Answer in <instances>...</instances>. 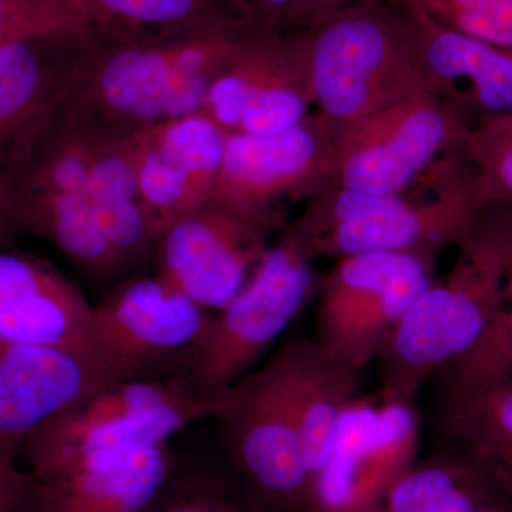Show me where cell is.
<instances>
[{
	"mask_svg": "<svg viewBox=\"0 0 512 512\" xmlns=\"http://www.w3.org/2000/svg\"><path fill=\"white\" fill-rule=\"evenodd\" d=\"M259 29L229 16L151 35L82 37L66 103L131 131L195 113Z\"/></svg>",
	"mask_w": 512,
	"mask_h": 512,
	"instance_id": "obj_1",
	"label": "cell"
},
{
	"mask_svg": "<svg viewBox=\"0 0 512 512\" xmlns=\"http://www.w3.org/2000/svg\"><path fill=\"white\" fill-rule=\"evenodd\" d=\"M443 281L433 282L394 326L379 355L382 396L416 400L431 376L483 336L512 274V204L490 202L457 244Z\"/></svg>",
	"mask_w": 512,
	"mask_h": 512,
	"instance_id": "obj_2",
	"label": "cell"
},
{
	"mask_svg": "<svg viewBox=\"0 0 512 512\" xmlns=\"http://www.w3.org/2000/svg\"><path fill=\"white\" fill-rule=\"evenodd\" d=\"M0 201L22 232L97 279L124 274L94 214L79 134L66 103L0 165Z\"/></svg>",
	"mask_w": 512,
	"mask_h": 512,
	"instance_id": "obj_3",
	"label": "cell"
},
{
	"mask_svg": "<svg viewBox=\"0 0 512 512\" xmlns=\"http://www.w3.org/2000/svg\"><path fill=\"white\" fill-rule=\"evenodd\" d=\"M313 104L340 134L421 83L402 12L348 0L301 30Z\"/></svg>",
	"mask_w": 512,
	"mask_h": 512,
	"instance_id": "obj_4",
	"label": "cell"
},
{
	"mask_svg": "<svg viewBox=\"0 0 512 512\" xmlns=\"http://www.w3.org/2000/svg\"><path fill=\"white\" fill-rule=\"evenodd\" d=\"M220 396L200 392L187 373L116 380L63 410L20 446L30 473L106 448L170 443L217 414Z\"/></svg>",
	"mask_w": 512,
	"mask_h": 512,
	"instance_id": "obj_5",
	"label": "cell"
},
{
	"mask_svg": "<svg viewBox=\"0 0 512 512\" xmlns=\"http://www.w3.org/2000/svg\"><path fill=\"white\" fill-rule=\"evenodd\" d=\"M312 259L289 229L269 245L244 288L212 316L192 357L188 376L200 392L218 396L252 372L301 315L318 292Z\"/></svg>",
	"mask_w": 512,
	"mask_h": 512,
	"instance_id": "obj_6",
	"label": "cell"
},
{
	"mask_svg": "<svg viewBox=\"0 0 512 512\" xmlns=\"http://www.w3.org/2000/svg\"><path fill=\"white\" fill-rule=\"evenodd\" d=\"M471 124L419 83L346 128L332 184L376 195H404L447 157H466Z\"/></svg>",
	"mask_w": 512,
	"mask_h": 512,
	"instance_id": "obj_7",
	"label": "cell"
},
{
	"mask_svg": "<svg viewBox=\"0 0 512 512\" xmlns=\"http://www.w3.org/2000/svg\"><path fill=\"white\" fill-rule=\"evenodd\" d=\"M436 255L369 252L320 276L315 339L357 372L379 355L407 309L433 284Z\"/></svg>",
	"mask_w": 512,
	"mask_h": 512,
	"instance_id": "obj_8",
	"label": "cell"
},
{
	"mask_svg": "<svg viewBox=\"0 0 512 512\" xmlns=\"http://www.w3.org/2000/svg\"><path fill=\"white\" fill-rule=\"evenodd\" d=\"M231 471L272 512H306L312 478L274 357L221 393Z\"/></svg>",
	"mask_w": 512,
	"mask_h": 512,
	"instance_id": "obj_9",
	"label": "cell"
},
{
	"mask_svg": "<svg viewBox=\"0 0 512 512\" xmlns=\"http://www.w3.org/2000/svg\"><path fill=\"white\" fill-rule=\"evenodd\" d=\"M212 316L163 276H134L93 306V350L128 379L188 375Z\"/></svg>",
	"mask_w": 512,
	"mask_h": 512,
	"instance_id": "obj_10",
	"label": "cell"
},
{
	"mask_svg": "<svg viewBox=\"0 0 512 512\" xmlns=\"http://www.w3.org/2000/svg\"><path fill=\"white\" fill-rule=\"evenodd\" d=\"M434 192L421 200L389 195L379 208L301 241L312 258L369 252H427L437 255L457 245L480 218L488 202L476 173L463 156L443 158L431 168Z\"/></svg>",
	"mask_w": 512,
	"mask_h": 512,
	"instance_id": "obj_11",
	"label": "cell"
},
{
	"mask_svg": "<svg viewBox=\"0 0 512 512\" xmlns=\"http://www.w3.org/2000/svg\"><path fill=\"white\" fill-rule=\"evenodd\" d=\"M421 420L416 400L356 397L343 414L335 446L313 477L306 512H369L417 463Z\"/></svg>",
	"mask_w": 512,
	"mask_h": 512,
	"instance_id": "obj_12",
	"label": "cell"
},
{
	"mask_svg": "<svg viewBox=\"0 0 512 512\" xmlns=\"http://www.w3.org/2000/svg\"><path fill=\"white\" fill-rule=\"evenodd\" d=\"M340 133L319 114L281 133L227 136L214 200L249 217H284L335 181Z\"/></svg>",
	"mask_w": 512,
	"mask_h": 512,
	"instance_id": "obj_13",
	"label": "cell"
},
{
	"mask_svg": "<svg viewBox=\"0 0 512 512\" xmlns=\"http://www.w3.org/2000/svg\"><path fill=\"white\" fill-rule=\"evenodd\" d=\"M284 217H249L211 200L173 222L154 248L157 274L208 312L251 278Z\"/></svg>",
	"mask_w": 512,
	"mask_h": 512,
	"instance_id": "obj_14",
	"label": "cell"
},
{
	"mask_svg": "<svg viewBox=\"0 0 512 512\" xmlns=\"http://www.w3.org/2000/svg\"><path fill=\"white\" fill-rule=\"evenodd\" d=\"M301 32L259 29L211 84L202 113L227 136L281 133L311 116Z\"/></svg>",
	"mask_w": 512,
	"mask_h": 512,
	"instance_id": "obj_15",
	"label": "cell"
},
{
	"mask_svg": "<svg viewBox=\"0 0 512 512\" xmlns=\"http://www.w3.org/2000/svg\"><path fill=\"white\" fill-rule=\"evenodd\" d=\"M123 379L89 353L0 339V461H18L23 441L46 421Z\"/></svg>",
	"mask_w": 512,
	"mask_h": 512,
	"instance_id": "obj_16",
	"label": "cell"
},
{
	"mask_svg": "<svg viewBox=\"0 0 512 512\" xmlns=\"http://www.w3.org/2000/svg\"><path fill=\"white\" fill-rule=\"evenodd\" d=\"M138 181L158 234L214 200L227 134L202 111L133 131Z\"/></svg>",
	"mask_w": 512,
	"mask_h": 512,
	"instance_id": "obj_17",
	"label": "cell"
},
{
	"mask_svg": "<svg viewBox=\"0 0 512 512\" xmlns=\"http://www.w3.org/2000/svg\"><path fill=\"white\" fill-rule=\"evenodd\" d=\"M178 461L170 443L90 451L35 471L40 512H148Z\"/></svg>",
	"mask_w": 512,
	"mask_h": 512,
	"instance_id": "obj_18",
	"label": "cell"
},
{
	"mask_svg": "<svg viewBox=\"0 0 512 512\" xmlns=\"http://www.w3.org/2000/svg\"><path fill=\"white\" fill-rule=\"evenodd\" d=\"M92 316L84 293L55 265L0 248V339L97 356Z\"/></svg>",
	"mask_w": 512,
	"mask_h": 512,
	"instance_id": "obj_19",
	"label": "cell"
},
{
	"mask_svg": "<svg viewBox=\"0 0 512 512\" xmlns=\"http://www.w3.org/2000/svg\"><path fill=\"white\" fill-rule=\"evenodd\" d=\"M66 110L82 144L97 222L128 271L154 254L160 238L138 181L133 131L67 103Z\"/></svg>",
	"mask_w": 512,
	"mask_h": 512,
	"instance_id": "obj_20",
	"label": "cell"
},
{
	"mask_svg": "<svg viewBox=\"0 0 512 512\" xmlns=\"http://www.w3.org/2000/svg\"><path fill=\"white\" fill-rule=\"evenodd\" d=\"M397 9L423 86L477 120L512 113V50L441 28L412 10Z\"/></svg>",
	"mask_w": 512,
	"mask_h": 512,
	"instance_id": "obj_21",
	"label": "cell"
},
{
	"mask_svg": "<svg viewBox=\"0 0 512 512\" xmlns=\"http://www.w3.org/2000/svg\"><path fill=\"white\" fill-rule=\"evenodd\" d=\"M80 40L25 33L0 46V165L66 103Z\"/></svg>",
	"mask_w": 512,
	"mask_h": 512,
	"instance_id": "obj_22",
	"label": "cell"
},
{
	"mask_svg": "<svg viewBox=\"0 0 512 512\" xmlns=\"http://www.w3.org/2000/svg\"><path fill=\"white\" fill-rule=\"evenodd\" d=\"M272 357L284 383L313 480L335 446L345 410L357 397L359 372L315 339L288 340Z\"/></svg>",
	"mask_w": 512,
	"mask_h": 512,
	"instance_id": "obj_23",
	"label": "cell"
},
{
	"mask_svg": "<svg viewBox=\"0 0 512 512\" xmlns=\"http://www.w3.org/2000/svg\"><path fill=\"white\" fill-rule=\"evenodd\" d=\"M507 491L503 471L448 448L410 467L369 512H478Z\"/></svg>",
	"mask_w": 512,
	"mask_h": 512,
	"instance_id": "obj_24",
	"label": "cell"
},
{
	"mask_svg": "<svg viewBox=\"0 0 512 512\" xmlns=\"http://www.w3.org/2000/svg\"><path fill=\"white\" fill-rule=\"evenodd\" d=\"M229 16L224 0H43L45 32L73 37L151 35Z\"/></svg>",
	"mask_w": 512,
	"mask_h": 512,
	"instance_id": "obj_25",
	"label": "cell"
},
{
	"mask_svg": "<svg viewBox=\"0 0 512 512\" xmlns=\"http://www.w3.org/2000/svg\"><path fill=\"white\" fill-rule=\"evenodd\" d=\"M440 426L456 448L512 473V379L471 389L444 387Z\"/></svg>",
	"mask_w": 512,
	"mask_h": 512,
	"instance_id": "obj_26",
	"label": "cell"
},
{
	"mask_svg": "<svg viewBox=\"0 0 512 512\" xmlns=\"http://www.w3.org/2000/svg\"><path fill=\"white\" fill-rule=\"evenodd\" d=\"M148 512H272L249 493L232 471L178 464Z\"/></svg>",
	"mask_w": 512,
	"mask_h": 512,
	"instance_id": "obj_27",
	"label": "cell"
},
{
	"mask_svg": "<svg viewBox=\"0 0 512 512\" xmlns=\"http://www.w3.org/2000/svg\"><path fill=\"white\" fill-rule=\"evenodd\" d=\"M440 375L446 376L444 387L453 389H471L512 379V274L483 336Z\"/></svg>",
	"mask_w": 512,
	"mask_h": 512,
	"instance_id": "obj_28",
	"label": "cell"
},
{
	"mask_svg": "<svg viewBox=\"0 0 512 512\" xmlns=\"http://www.w3.org/2000/svg\"><path fill=\"white\" fill-rule=\"evenodd\" d=\"M441 28L512 50V0H386Z\"/></svg>",
	"mask_w": 512,
	"mask_h": 512,
	"instance_id": "obj_29",
	"label": "cell"
},
{
	"mask_svg": "<svg viewBox=\"0 0 512 512\" xmlns=\"http://www.w3.org/2000/svg\"><path fill=\"white\" fill-rule=\"evenodd\" d=\"M466 160L485 201L512 204V113L471 124Z\"/></svg>",
	"mask_w": 512,
	"mask_h": 512,
	"instance_id": "obj_30",
	"label": "cell"
},
{
	"mask_svg": "<svg viewBox=\"0 0 512 512\" xmlns=\"http://www.w3.org/2000/svg\"><path fill=\"white\" fill-rule=\"evenodd\" d=\"M0 512H40L35 477L18 461H0Z\"/></svg>",
	"mask_w": 512,
	"mask_h": 512,
	"instance_id": "obj_31",
	"label": "cell"
},
{
	"mask_svg": "<svg viewBox=\"0 0 512 512\" xmlns=\"http://www.w3.org/2000/svg\"><path fill=\"white\" fill-rule=\"evenodd\" d=\"M42 0H0V46L13 37L40 32Z\"/></svg>",
	"mask_w": 512,
	"mask_h": 512,
	"instance_id": "obj_32",
	"label": "cell"
},
{
	"mask_svg": "<svg viewBox=\"0 0 512 512\" xmlns=\"http://www.w3.org/2000/svg\"><path fill=\"white\" fill-rule=\"evenodd\" d=\"M295 0H224L227 8L252 25L284 30L286 13Z\"/></svg>",
	"mask_w": 512,
	"mask_h": 512,
	"instance_id": "obj_33",
	"label": "cell"
},
{
	"mask_svg": "<svg viewBox=\"0 0 512 512\" xmlns=\"http://www.w3.org/2000/svg\"><path fill=\"white\" fill-rule=\"evenodd\" d=\"M348 0H295L291 9L286 13L284 20V30H293L301 32L315 20L322 18L330 10L339 8Z\"/></svg>",
	"mask_w": 512,
	"mask_h": 512,
	"instance_id": "obj_34",
	"label": "cell"
},
{
	"mask_svg": "<svg viewBox=\"0 0 512 512\" xmlns=\"http://www.w3.org/2000/svg\"><path fill=\"white\" fill-rule=\"evenodd\" d=\"M22 234V229L16 225L9 212L6 211L5 205L0 201V248L15 247Z\"/></svg>",
	"mask_w": 512,
	"mask_h": 512,
	"instance_id": "obj_35",
	"label": "cell"
},
{
	"mask_svg": "<svg viewBox=\"0 0 512 512\" xmlns=\"http://www.w3.org/2000/svg\"><path fill=\"white\" fill-rule=\"evenodd\" d=\"M478 512H512V491L510 484H508V491L503 497L498 498L494 503L488 504L487 507H484L483 510Z\"/></svg>",
	"mask_w": 512,
	"mask_h": 512,
	"instance_id": "obj_36",
	"label": "cell"
},
{
	"mask_svg": "<svg viewBox=\"0 0 512 512\" xmlns=\"http://www.w3.org/2000/svg\"><path fill=\"white\" fill-rule=\"evenodd\" d=\"M500 470H501V468H500ZM504 474H505V476H507L508 484H510V488L512 491V473H508V471H504Z\"/></svg>",
	"mask_w": 512,
	"mask_h": 512,
	"instance_id": "obj_37",
	"label": "cell"
}]
</instances>
